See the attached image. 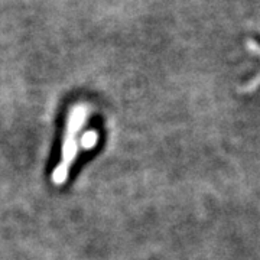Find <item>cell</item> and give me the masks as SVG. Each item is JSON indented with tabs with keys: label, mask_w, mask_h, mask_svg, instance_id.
I'll list each match as a JSON object with an SVG mask.
<instances>
[{
	"label": "cell",
	"mask_w": 260,
	"mask_h": 260,
	"mask_svg": "<svg viewBox=\"0 0 260 260\" xmlns=\"http://www.w3.org/2000/svg\"><path fill=\"white\" fill-rule=\"evenodd\" d=\"M97 132L95 130H88L85 132L83 136H81V140H80V145L83 149H93L97 143Z\"/></svg>",
	"instance_id": "obj_2"
},
{
	"label": "cell",
	"mask_w": 260,
	"mask_h": 260,
	"mask_svg": "<svg viewBox=\"0 0 260 260\" xmlns=\"http://www.w3.org/2000/svg\"><path fill=\"white\" fill-rule=\"evenodd\" d=\"M85 117H87V107L84 104H77L70 110L65 139L62 143V152H61V160L52 174V182L55 185H64L65 181L68 179L70 168L73 165V160L75 159L77 150H78L77 136L83 127Z\"/></svg>",
	"instance_id": "obj_1"
}]
</instances>
